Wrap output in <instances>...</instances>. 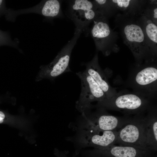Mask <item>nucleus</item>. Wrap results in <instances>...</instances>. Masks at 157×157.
Returning <instances> with one entry per match:
<instances>
[{"label": "nucleus", "instance_id": "obj_1", "mask_svg": "<svg viewBox=\"0 0 157 157\" xmlns=\"http://www.w3.org/2000/svg\"><path fill=\"white\" fill-rule=\"evenodd\" d=\"M152 100L134 91L123 90L113 97L97 104L94 107L119 111L126 116L135 115L147 112L153 105Z\"/></svg>", "mask_w": 157, "mask_h": 157}, {"label": "nucleus", "instance_id": "obj_2", "mask_svg": "<svg viewBox=\"0 0 157 157\" xmlns=\"http://www.w3.org/2000/svg\"><path fill=\"white\" fill-rule=\"evenodd\" d=\"M154 61L137 64L131 71L126 85L133 91L151 100L157 93V67Z\"/></svg>", "mask_w": 157, "mask_h": 157}, {"label": "nucleus", "instance_id": "obj_3", "mask_svg": "<svg viewBox=\"0 0 157 157\" xmlns=\"http://www.w3.org/2000/svg\"><path fill=\"white\" fill-rule=\"evenodd\" d=\"M145 113L135 115L118 131L116 144L151 151L147 143Z\"/></svg>", "mask_w": 157, "mask_h": 157}, {"label": "nucleus", "instance_id": "obj_4", "mask_svg": "<svg viewBox=\"0 0 157 157\" xmlns=\"http://www.w3.org/2000/svg\"><path fill=\"white\" fill-rule=\"evenodd\" d=\"M81 80V90L76 108L82 113L90 110L93 106L91 103L99 104L107 99V97L94 79L84 71L76 73Z\"/></svg>", "mask_w": 157, "mask_h": 157}, {"label": "nucleus", "instance_id": "obj_5", "mask_svg": "<svg viewBox=\"0 0 157 157\" xmlns=\"http://www.w3.org/2000/svg\"><path fill=\"white\" fill-rule=\"evenodd\" d=\"M82 114L86 120L85 127L102 131H118L131 118L127 116H114L100 108H96L92 113L86 112Z\"/></svg>", "mask_w": 157, "mask_h": 157}, {"label": "nucleus", "instance_id": "obj_6", "mask_svg": "<svg viewBox=\"0 0 157 157\" xmlns=\"http://www.w3.org/2000/svg\"><path fill=\"white\" fill-rule=\"evenodd\" d=\"M123 34L125 43L138 61V64L141 63L143 59L146 62L154 60L149 55L150 53L147 48L144 33L138 24H127L124 28Z\"/></svg>", "mask_w": 157, "mask_h": 157}, {"label": "nucleus", "instance_id": "obj_7", "mask_svg": "<svg viewBox=\"0 0 157 157\" xmlns=\"http://www.w3.org/2000/svg\"><path fill=\"white\" fill-rule=\"evenodd\" d=\"M118 134L117 131H102L85 127L80 132L78 140L85 147L104 150L116 144Z\"/></svg>", "mask_w": 157, "mask_h": 157}, {"label": "nucleus", "instance_id": "obj_8", "mask_svg": "<svg viewBox=\"0 0 157 157\" xmlns=\"http://www.w3.org/2000/svg\"><path fill=\"white\" fill-rule=\"evenodd\" d=\"M82 31L77 26L74 36L58 53L54 60L45 68V76L55 78L66 72L71 71L69 62L72 50Z\"/></svg>", "mask_w": 157, "mask_h": 157}, {"label": "nucleus", "instance_id": "obj_9", "mask_svg": "<svg viewBox=\"0 0 157 157\" xmlns=\"http://www.w3.org/2000/svg\"><path fill=\"white\" fill-rule=\"evenodd\" d=\"M152 151L134 147L114 145L104 150L93 148L86 151V157H151Z\"/></svg>", "mask_w": 157, "mask_h": 157}, {"label": "nucleus", "instance_id": "obj_10", "mask_svg": "<svg viewBox=\"0 0 157 157\" xmlns=\"http://www.w3.org/2000/svg\"><path fill=\"white\" fill-rule=\"evenodd\" d=\"M94 24L91 31V34L98 50L105 56L110 52L107 45L111 37V31L104 16L101 14L94 19Z\"/></svg>", "mask_w": 157, "mask_h": 157}, {"label": "nucleus", "instance_id": "obj_11", "mask_svg": "<svg viewBox=\"0 0 157 157\" xmlns=\"http://www.w3.org/2000/svg\"><path fill=\"white\" fill-rule=\"evenodd\" d=\"M85 65L86 66L85 71L98 84L106 94L107 99L111 98L116 94V90L111 86L107 76L99 64L97 54L90 61L86 63Z\"/></svg>", "mask_w": 157, "mask_h": 157}, {"label": "nucleus", "instance_id": "obj_12", "mask_svg": "<svg viewBox=\"0 0 157 157\" xmlns=\"http://www.w3.org/2000/svg\"><path fill=\"white\" fill-rule=\"evenodd\" d=\"M73 18L83 27L94 20L97 16L94 4L88 0H76L72 6Z\"/></svg>", "mask_w": 157, "mask_h": 157}, {"label": "nucleus", "instance_id": "obj_13", "mask_svg": "<svg viewBox=\"0 0 157 157\" xmlns=\"http://www.w3.org/2000/svg\"><path fill=\"white\" fill-rule=\"evenodd\" d=\"M145 116L147 143L149 149L157 150V111L156 106H152L147 111Z\"/></svg>", "mask_w": 157, "mask_h": 157}, {"label": "nucleus", "instance_id": "obj_14", "mask_svg": "<svg viewBox=\"0 0 157 157\" xmlns=\"http://www.w3.org/2000/svg\"><path fill=\"white\" fill-rule=\"evenodd\" d=\"M60 4L57 0H49L41 4L38 13L42 15L49 17H54L60 13Z\"/></svg>", "mask_w": 157, "mask_h": 157}, {"label": "nucleus", "instance_id": "obj_15", "mask_svg": "<svg viewBox=\"0 0 157 157\" xmlns=\"http://www.w3.org/2000/svg\"><path fill=\"white\" fill-rule=\"evenodd\" d=\"M145 30L149 39L155 44L157 43V26L156 25L149 19L147 21Z\"/></svg>", "mask_w": 157, "mask_h": 157}, {"label": "nucleus", "instance_id": "obj_16", "mask_svg": "<svg viewBox=\"0 0 157 157\" xmlns=\"http://www.w3.org/2000/svg\"><path fill=\"white\" fill-rule=\"evenodd\" d=\"M13 45V42L8 33L0 30V46Z\"/></svg>", "mask_w": 157, "mask_h": 157}, {"label": "nucleus", "instance_id": "obj_17", "mask_svg": "<svg viewBox=\"0 0 157 157\" xmlns=\"http://www.w3.org/2000/svg\"><path fill=\"white\" fill-rule=\"evenodd\" d=\"M112 1L118 8L122 10L128 8L131 2V1L130 0H113Z\"/></svg>", "mask_w": 157, "mask_h": 157}, {"label": "nucleus", "instance_id": "obj_18", "mask_svg": "<svg viewBox=\"0 0 157 157\" xmlns=\"http://www.w3.org/2000/svg\"><path fill=\"white\" fill-rule=\"evenodd\" d=\"M5 11V1L0 0V15L4 13Z\"/></svg>", "mask_w": 157, "mask_h": 157}, {"label": "nucleus", "instance_id": "obj_19", "mask_svg": "<svg viewBox=\"0 0 157 157\" xmlns=\"http://www.w3.org/2000/svg\"><path fill=\"white\" fill-rule=\"evenodd\" d=\"M107 1L105 0H96L94 1L95 3L98 6H104L107 2Z\"/></svg>", "mask_w": 157, "mask_h": 157}, {"label": "nucleus", "instance_id": "obj_20", "mask_svg": "<svg viewBox=\"0 0 157 157\" xmlns=\"http://www.w3.org/2000/svg\"><path fill=\"white\" fill-rule=\"evenodd\" d=\"M57 157H71L69 156L67 154L63 151H57L56 153Z\"/></svg>", "mask_w": 157, "mask_h": 157}, {"label": "nucleus", "instance_id": "obj_21", "mask_svg": "<svg viewBox=\"0 0 157 157\" xmlns=\"http://www.w3.org/2000/svg\"><path fill=\"white\" fill-rule=\"evenodd\" d=\"M152 13V17L154 19L155 21H157V8H155L153 10Z\"/></svg>", "mask_w": 157, "mask_h": 157}, {"label": "nucleus", "instance_id": "obj_22", "mask_svg": "<svg viewBox=\"0 0 157 157\" xmlns=\"http://www.w3.org/2000/svg\"><path fill=\"white\" fill-rule=\"evenodd\" d=\"M5 117L4 114L2 112L0 111V123L3 122Z\"/></svg>", "mask_w": 157, "mask_h": 157}, {"label": "nucleus", "instance_id": "obj_23", "mask_svg": "<svg viewBox=\"0 0 157 157\" xmlns=\"http://www.w3.org/2000/svg\"><path fill=\"white\" fill-rule=\"evenodd\" d=\"M151 157H157V156H152Z\"/></svg>", "mask_w": 157, "mask_h": 157}]
</instances>
